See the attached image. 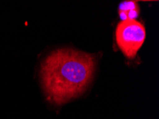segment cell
Segmentation results:
<instances>
[{
	"label": "cell",
	"mask_w": 159,
	"mask_h": 119,
	"mask_svg": "<svg viewBox=\"0 0 159 119\" xmlns=\"http://www.w3.org/2000/svg\"><path fill=\"white\" fill-rule=\"evenodd\" d=\"M119 13L121 21L136 19L139 15V7L135 1H125L120 4Z\"/></svg>",
	"instance_id": "3"
},
{
	"label": "cell",
	"mask_w": 159,
	"mask_h": 119,
	"mask_svg": "<svg viewBox=\"0 0 159 119\" xmlns=\"http://www.w3.org/2000/svg\"><path fill=\"white\" fill-rule=\"evenodd\" d=\"M146 39L144 26L136 19L121 21L116 29L118 47L125 57L134 59Z\"/></svg>",
	"instance_id": "2"
},
{
	"label": "cell",
	"mask_w": 159,
	"mask_h": 119,
	"mask_svg": "<svg viewBox=\"0 0 159 119\" xmlns=\"http://www.w3.org/2000/svg\"><path fill=\"white\" fill-rule=\"evenodd\" d=\"M97 58L94 54L74 48H58L41 65L40 76L48 100L61 106L86 91L94 76Z\"/></svg>",
	"instance_id": "1"
}]
</instances>
